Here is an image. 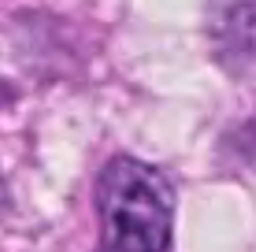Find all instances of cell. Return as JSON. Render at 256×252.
Segmentation results:
<instances>
[{
  "label": "cell",
  "mask_w": 256,
  "mask_h": 252,
  "mask_svg": "<svg viewBox=\"0 0 256 252\" xmlns=\"http://www.w3.org/2000/svg\"><path fill=\"white\" fill-rule=\"evenodd\" d=\"M0 201H4V182H0Z\"/></svg>",
  "instance_id": "7a4b0ae2"
},
{
  "label": "cell",
  "mask_w": 256,
  "mask_h": 252,
  "mask_svg": "<svg viewBox=\"0 0 256 252\" xmlns=\"http://www.w3.org/2000/svg\"><path fill=\"white\" fill-rule=\"evenodd\" d=\"M100 249L96 252H167L174 197L156 167L116 156L96 182Z\"/></svg>",
  "instance_id": "6da1fadb"
}]
</instances>
